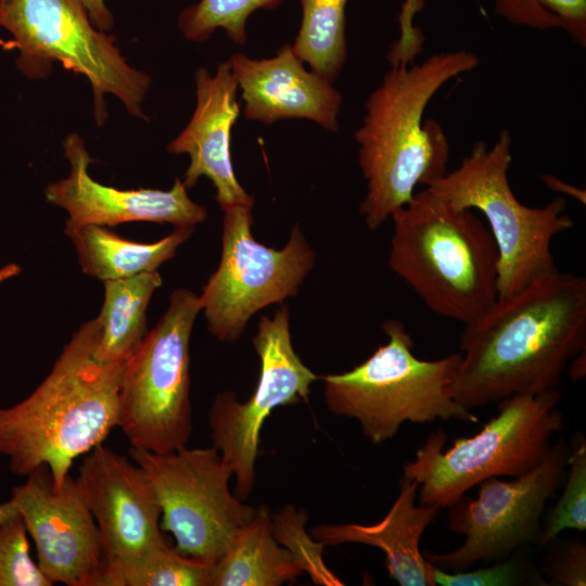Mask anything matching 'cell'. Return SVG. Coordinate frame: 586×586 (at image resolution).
<instances>
[{
    "label": "cell",
    "instance_id": "cell-1",
    "mask_svg": "<svg viewBox=\"0 0 586 586\" xmlns=\"http://www.w3.org/2000/svg\"><path fill=\"white\" fill-rule=\"evenodd\" d=\"M585 348L586 279L559 270L464 324L454 398L471 410L557 388Z\"/></svg>",
    "mask_w": 586,
    "mask_h": 586
},
{
    "label": "cell",
    "instance_id": "cell-2",
    "mask_svg": "<svg viewBox=\"0 0 586 586\" xmlns=\"http://www.w3.org/2000/svg\"><path fill=\"white\" fill-rule=\"evenodd\" d=\"M99 335L97 318L81 324L35 391L0 408V455L13 473L27 476L46 467L59 489L73 461L117 426L125 361L95 358Z\"/></svg>",
    "mask_w": 586,
    "mask_h": 586
},
{
    "label": "cell",
    "instance_id": "cell-3",
    "mask_svg": "<svg viewBox=\"0 0 586 586\" xmlns=\"http://www.w3.org/2000/svg\"><path fill=\"white\" fill-rule=\"evenodd\" d=\"M468 50L435 53L418 64L398 63L371 92L355 132L367 194L359 212L370 229L406 205L418 186L444 176L449 148L441 126L424 120L434 94L450 79L473 71Z\"/></svg>",
    "mask_w": 586,
    "mask_h": 586
},
{
    "label": "cell",
    "instance_id": "cell-4",
    "mask_svg": "<svg viewBox=\"0 0 586 586\" xmlns=\"http://www.w3.org/2000/svg\"><path fill=\"white\" fill-rule=\"evenodd\" d=\"M390 268L433 313L473 322L498 298V251L473 209L454 207L426 188L391 215Z\"/></svg>",
    "mask_w": 586,
    "mask_h": 586
},
{
    "label": "cell",
    "instance_id": "cell-5",
    "mask_svg": "<svg viewBox=\"0 0 586 586\" xmlns=\"http://www.w3.org/2000/svg\"><path fill=\"white\" fill-rule=\"evenodd\" d=\"M382 330L387 343L365 361L349 371L319 377L329 411L357 420L374 445L393 438L405 422L441 419L479 423L477 416L453 395L461 353L419 359L402 321L388 319Z\"/></svg>",
    "mask_w": 586,
    "mask_h": 586
},
{
    "label": "cell",
    "instance_id": "cell-6",
    "mask_svg": "<svg viewBox=\"0 0 586 586\" xmlns=\"http://www.w3.org/2000/svg\"><path fill=\"white\" fill-rule=\"evenodd\" d=\"M511 146L506 129L491 148L477 141L456 169L424 187L447 204L477 209L486 218L499 257L498 298L558 272L552 239L574 227L563 196L539 207L517 199L508 180Z\"/></svg>",
    "mask_w": 586,
    "mask_h": 586
},
{
    "label": "cell",
    "instance_id": "cell-7",
    "mask_svg": "<svg viewBox=\"0 0 586 586\" xmlns=\"http://www.w3.org/2000/svg\"><path fill=\"white\" fill-rule=\"evenodd\" d=\"M558 388L499 400L498 415L471 437L444 449V430L430 434L403 475L419 483V504L446 508L484 480L520 476L535 468L564 426Z\"/></svg>",
    "mask_w": 586,
    "mask_h": 586
},
{
    "label": "cell",
    "instance_id": "cell-8",
    "mask_svg": "<svg viewBox=\"0 0 586 586\" xmlns=\"http://www.w3.org/2000/svg\"><path fill=\"white\" fill-rule=\"evenodd\" d=\"M0 26L13 36L16 66L26 77L44 78L60 62L88 79L99 126L107 118V93L132 116L146 118L141 104L150 77L127 63L116 38L92 25L79 0H2Z\"/></svg>",
    "mask_w": 586,
    "mask_h": 586
},
{
    "label": "cell",
    "instance_id": "cell-9",
    "mask_svg": "<svg viewBox=\"0 0 586 586\" xmlns=\"http://www.w3.org/2000/svg\"><path fill=\"white\" fill-rule=\"evenodd\" d=\"M200 296L175 290L165 314L124 362L117 426L131 449L164 454L187 446L192 432L190 337Z\"/></svg>",
    "mask_w": 586,
    "mask_h": 586
},
{
    "label": "cell",
    "instance_id": "cell-10",
    "mask_svg": "<svg viewBox=\"0 0 586 586\" xmlns=\"http://www.w3.org/2000/svg\"><path fill=\"white\" fill-rule=\"evenodd\" d=\"M130 456L153 485L162 531L187 557L215 564L256 513L231 493L233 473L213 446L164 454L131 449Z\"/></svg>",
    "mask_w": 586,
    "mask_h": 586
},
{
    "label": "cell",
    "instance_id": "cell-11",
    "mask_svg": "<svg viewBox=\"0 0 586 586\" xmlns=\"http://www.w3.org/2000/svg\"><path fill=\"white\" fill-rule=\"evenodd\" d=\"M569 454L559 438L531 471L508 482H481L475 499L463 495L448 507L449 530L463 535V543L445 553L422 552L424 559L442 571L461 572L536 544L546 505L563 484Z\"/></svg>",
    "mask_w": 586,
    "mask_h": 586
},
{
    "label": "cell",
    "instance_id": "cell-12",
    "mask_svg": "<svg viewBox=\"0 0 586 586\" xmlns=\"http://www.w3.org/2000/svg\"><path fill=\"white\" fill-rule=\"evenodd\" d=\"M251 211H224L220 263L200 295L208 330L220 341L238 340L255 313L296 295L315 263L298 225L281 250L257 242Z\"/></svg>",
    "mask_w": 586,
    "mask_h": 586
},
{
    "label": "cell",
    "instance_id": "cell-13",
    "mask_svg": "<svg viewBox=\"0 0 586 586\" xmlns=\"http://www.w3.org/2000/svg\"><path fill=\"white\" fill-rule=\"evenodd\" d=\"M286 306L273 316H263L254 347L260 359V375L254 393L240 403L231 391L219 393L208 412L212 446L235 477L234 495L246 500L254 487L260 430L278 406L306 400L319 379L295 353Z\"/></svg>",
    "mask_w": 586,
    "mask_h": 586
},
{
    "label": "cell",
    "instance_id": "cell-14",
    "mask_svg": "<svg viewBox=\"0 0 586 586\" xmlns=\"http://www.w3.org/2000/svg\"><path fill=\"white\" fill-rule=\"evenodd\" d=\"M100 532L104 569L100 586L148 553L169 545L161 507L145 471L107 446L84 458L76 479Z\"/></svg>",
    "mask_w": 586,
    "mask_h": 586
},
{
    "label": "cell",
    "instance_id": "cell-15",
    "mask_svg": "<svg viewBox=\"0 0 586 586\" xmlns=\"http://www.w3.org/2000/svg\"><path fill=\"white\" fill-rule=\"evenodd\" d=\"M37 550V564L52 583L100 586L104 556L99 528L76 479L53 486L46 467L27 475L10 499Z\"/></svg>",
    "mask_w": 586,
    "mask_h": 586
},
{
    "label": "cell",
    "instance_id": "cell-16",
    "mask_svg": "<svg viewBox=\"0 0 586 586\" xmlns=\"http://www.w3.org/2000/svg\"><path fill=\"white\" fill-rule=\"evenodd\" d=\"M62 146L69 162V175L48 184L44 195L47 202L68 214L64 231L87 225L111 227L131 221L194 228L207 217L206 208L189 198L179 178L166 191L104 186L89 175V165L94 160L78 133H69Z\"/></svg>",
    "mask_w": 586,
    "mask_h": 586
},
{
    "label": "cell",
    "instance_id": "cell-17",
    "mask_svg": "<svg viewBox=\"0 0 586 586\" xmlns=\"http://www.w3.org/2000/svg\"><path fill=\"white\" fill-rule=\"evenodd\" d=\"M196 106L186 128L168 143L173 154H188L190 165L182 180L187 189L207 177L216 189L215 200L222 211L233 206L253 207L254 199L234 175L231 129L240 113L238 81L229 62L218 65L214 75L200 67L195 73Z\"/></svg>",
    "mask_w": 586,
    "mask_h": 586
},
{
    "label": "cell",
    "instance_id": "cell-18",
    "mask_svg": "<svg viewBox=\"0 0 586 586\" xmlns=\"http://www.w3.org/2000/svg\"><path fill=\"white\" fill-rule=\"evenodd\" d=\"M228 62L242 90L246 119L268 125L307 118L326 130H339L340 92L324 78L306 71L291 46H282L270 59L234 53Z\"/></svg>",
    "mask_w": 586,
    "mask_h": 586
},
{
    "label": "cell",
    "instance_id": "cell-19",
    "mask_svg": "<svg viewBox=\"0 0 586 586\" xmlns=\"http://www.w3.org/2000/svg\"><path fill=\"white\" fill-rule=\"evenodd\" d=\"M419 483L402 475L399 493L386 515L378 523L321 524L309 532L324 546L365 544L383 550L390 576L400 586H430L426 560L419 549L425 528L442 508L416 505Z\"/></svg>",
    "mask_w": 586,
    "mask_h": 586
},
{
    "label": "cell",
    "instance_id": "cell-20",
    "mask_svg": "<svg viewBox=\"0 0 586 586\" xmlns=\"http://www.w3.org/2000/svg\"><path fill=\"white\" fill-rule=\"evenodd\" d=\"M194 228H176L153 243L124 239L104 226L87 225L64 231L71 239L84 273L101 280L130 278L156 271L170 259Z\"/></svg>",
    "mask_w": 586,
    "mask_h": 586
},
{
    "label": "cell",
    "instance_id": "cell-21",
    "mask_svg": "<svg viewBox=\"0 0 586 586\" xmlns=\"http://www.w3.org/2000/svg\"><path fill=\"white\" fill-rule=\"evenodd\" d=\"M303 573L290 551L279 546L271 531V513L263 505L213 564L211 586H279Z\"/></svg>",
    "mask_w": 586,
    "mask_h": 586
},
{
    "label": "cell",
    "instance_id": "cell-22",
    "mask_svg": "<svg viewBox=\"0 0 586 586\" xmlns=\"http://www.w3.org/2000/svg\"><path fill=\"white\" fill-rule=\"evenodd\" d=\"M162 278L156 271L104 281V302L97 317L100 335L94 356L101 361H125L146 333V308Z\"/></svg>",
    "mask_w": 586,
    "mask_h": 586
},
{
    "label": "cell",
    "instance_id": "cell-23",
    "mask_svg": "<svg viewBox=\"0 0 586 586\" xmlns=\"http://www.w3.org/2000/svg\"><path fill=\"white\" fill-rule=\"evenodd\" d=\"M347 0H301L302 23L291 47L311 72L333 84L346 56Z\"/></svg>",
    "mask_w": 586,
    "mask_h": 586
},
{
    "label": "cell",
    "instance_id": "cell-24",
    "mask_svg": "<svg viewBox=\"0 0 586 586\" xmlns=\"http://www.w3.org/2000/svg\"><path fill=\"white\" fill-rule=\"evenodd\" d=\"M212 566L167 545L113 575L106 586H211Z\"/></svg>",
    "mask_w": 586,
    "mask_h": 586
},
{
    "label": "cell",
    "instance_id": "cell-25",
    "mask_svg": "<svg viewBox=\"0 0 586 586\" xmlns=\"http://www.w3.org/2000/svg\"><path fill=\"white\" fill-rule=\"evenodd\" d=\"M281 0H200L178 17V28L191 41L202 42L222 28L238 44L246 40L245 24L257 9H275Z\"/></svg>",
    "mask_w": 586,
    "mask_h": 586
},
{
    "label": "cell",
    "instance_id": "cell-26",
    "mask_svg": "<svg viewBox=\"0 0 586 586\" xmlns=\"http://www.w3.org/2000/svg\"><path fill=\"white\" fill-rule=\"evenodd\" d=\"M564 491L542 522V533L535 544L544 549L565 530H586V441L583 433L572 438L564 477Z\"/></svg>",
    "mask_w": 586,
    "mask_h": 586
},
{
    "label": "cell",
    "instance_id": "cell-27",
    "mask_svg": "<svg viewBox=\"0 0 586 586\" xmlns=\"http://www.w3.org/2000/svg\"><path fill=\"white\" fill-rule=\"evenodd\" d=\"M506 21L537 30L561 28L586 46V0H494Z\"/></svg>",
    "mask_w": 586,
    "mask_h": 586
},
{
    "label": "cell",
    "instance_id": "cell-28",
    "mask_svg": "<svg viewBox=\"0 0 586 586\" xmlns=\"http://www.w3.org/2000/svg\"><path fill=\"white\" fill-rule=\"evenodd\" d=\"M527 547L495 564L461 572L442 571L426 561L430 586H550L533 565Z\"/></svg>",
    "mask_w": 586,
    "mask_h": 586
},
{
    "label": "cell",
    "instance_id": "cell-29",
    "mask_svg": "<svg viewBox=\"0 0 586 586\" xmlns=\"http://www.w3.org/2000/svg\"><path fill=\"white\" fill-rule=\"evenodd\" d=\"M307 513L294 506H283L271 514V531L279 544L290 551L295 561L316 585L342 586L344 583L326 565L324 545L307 533Z\"/></svg>",
    "mask_w": 586,
    "mask_h": 586
},
{
    "label": "cell",
    "instance_id": "cell-30",
    "mask_svg": "<svg viewBox=\"0 0 586 586\" xmlns=\"http://www.w3.org/2000/svg\"><path fill=\"white\" fill-rule=\"evenodd\" d=\"M29 555L27 528L17 513L0 525V586H51Z\"/></svg>",
    "mask_w": 586,
    "mask_h": 586
},
{
    "label": "cell",
    "instance_id": "cell-31",
    "mask_svg": "<svg viewBox=\"0 0 586 586\" xmlns=\"http://www.w3.org/2000/svg\"><path fill=\"white\" fill-rule=\"evenodd\" d=\"M546 547L548 551L539 571L549 585H586V545L582 538L557 537Z\"/></svg>",
    "mask_w": 586,
    "mask_h": 586
},
{
    "label": "cell",
    "instance_id": "cell-32",
    "mask_svg": "<svg viewBox=\"0 0 586 586\" xmlns=\"http://www.w3.org/2000/svg\"><path fill=\"white\" fill-rule=\"evenodd\" d=\"M88 12L92 25L99 30L109 31L114 25L111 11L104 0H79Z\"/></svg>",
    "mask_w": 586,
    "mask_h": 586
},
{
    "label": "cell",
    "instance_id": "cell-33",
    "mask_svg": "<svg viewBox=\"0 0 586 586\" xmlns=\"http://www.w3.org/2000/svg\"><path fill=\"white\" fill-rule=\"evenodd\" d=\"M543 179H544V181L546 182V184L549 188H551L553 190H557L559 192H562L564 194L572 195V196L576 198L577 200H579L581 202L583 201V203H585V193H584V191L582 192L579 189L574 188V187H572L570 184H566L562 180H560L558 178H555V177H551L549 175L544 176Z\"/></svg>",
    "mask_w": 586,
    "mask_h": 586
},
{
    "label": "cell",
    "instance_id": "cell-34",
    "mask_svg": "<svg viewBox=\"0 0 586 586\" xmlns=\"http://www.w3.org/2000/svg\"><path fill=\"white\" fill-rule=\"evenodd\" d=\"M570 364V377L572 381L581 379L585 374V349L577 354Z\"/></svg>",
    "mask_w": 586,
    "mask_h": 586
},
{
    "label": "cell",
    "instance_id": "cell-35",
    "mask_svg": "<svg viewBox=\"0 0 586 586\" xmlns=\"http://www.w3.org/2000/svg\"><path fill=\"white\" fill-rule=\"evenodd\" d=\"M17 510L11 500L0 504V525L9 518L17 514Z\"/></svg>",
    "mask_w": 586,
    "mask_h": 586
},
{
    "label": "cell",
    "instance_id": "cell-36",
    "mask_svg": "<svg viewBox=\"0 0 586 586\" xmlns=\"http://www.w3.org/2000/svg\"><path fill=\"white\" fill-rule=\"evenodd\" d=\"M21 268L16 264H10L0 269V283L16 276Z\"/></svg>",
    "mask_w": 586,
    "mask_h": 586
},
{
    "label": "cell",
    "instance_id": "cell-37",
    "mask_svg": "<svg viewBox=\"0 0 586 586\" xmlns=\"http://www.w3.org/2000/svg\"><path fill=\"white\" fill-rule=\"evenodd\" d=\"M410 1H411V0H409V2H408L407 4H409V3H410Z\"/></svg>",
    "mask_w": 586,
    "mask_h": 586
},
{
    "label": "cell",
    "instance_id": "cell-38",
    "mask_svg": "<svg viewBox=\"0 0 586 586\" xmlns=\"http://www.w3.org/2000/svg\"><path fill=\"white\" fill-rule=\"evenodd\" d=\"M0 1H2V0H0Z\"/></svg>",
    "mask_w": 586,
    "mask_h": 586
}]
</instances>
